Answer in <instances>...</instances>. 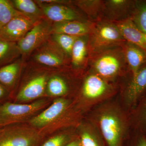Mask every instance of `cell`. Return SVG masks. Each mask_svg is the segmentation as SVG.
I'll return each mask as SVG.
<instances>
[{
    "label": "cell",
    "mask_w": 146,
    "mask_h": 146,
    "mask_svg": "<svg viewBox=\"0 0 146 146\" xmlns=\"http://www.w3.org/2000/svg\"><path fill=\"white\" fill-rule=\"evenodd\" d=\"M129 70L131 77L136 75L139 69L146 63V51L127 42L122 46Z\"/></svg>",
    "instance_id": "d6986e66"
},
{
    "label": "cell",
    "mask_w": 146,
    "mask_h": 146,
    "mask_svg": "<svg viewBox=\"0 0 146 146\" xmlns=\"http://www.w3.org/2000/svg\"><path fill=\"white\" fill-rule=\"evenodd\" d=\"M130 18L146 35V0L135 1L134 9Z\"/></svg>",
    "instance_id": "484cf974"
},
{
    "label": "cell",
    "mask_w": 146,
    "mask_h": 146,
    "mask_svg": "<svg viewBox=\"0 0 146 146\" xmlns=\"http://www.w3.org/2000/svg\"><path fill=\"white\" fill-rule=\"evenodd\" d=\"M125 42L115 23L104 20L95 22L88 35L90 57L105 50L122 46Z\"/></svg>",
    "instance_id": "5b68a950"
},
{
    "label": "cell",
    "mask_w": 146,
    "mask_h": 146,
    "mask_svg": "<svg viewBox=\"0 0 146 146\" xmlns=\"http://www.w3.org/2000/svg\"><path fill=\"white\" fill-rule=\"evenodd\" d=\"M22 55L17 43L0 39V66H4Z\"/></svg>",
    "instance_id": "cb8c5ba5"
},
{
    "label": "cell",
    "mask_w": 146,
    "mask_h": 146,
    "mask_svg": "<svg viewBox=\"0 0 146 146\" xmlns=\"http://www.w3.org/2000/svg\"><path fill=\"white\" fill-rule=\"evenodd\" d=\"M89 58L88 35L79 36L74 43L71 53V70L78 75L84 74L88 68Z\"/></svg>",
    "instance_id": "9a60e30c"
},
{
    "label": "cell",
    "mask_w": 146,
    "mask_h": 146,
    "mask_svg": "<svg viewBox=\"0 0 146 146\" xmlns=\"http://www.w3.org/2000/svg\"><path fill=\"white\" fill-rule=\"evenodd\" d=\"M72 88V82L65 75L50 74L47 82L46 94L49 97L56 98H65Z\"/></svg>",
    "instance_id": "e0dca14e"
},
{
    "label": "cell",
    "mask_w": 146,
    "mask_h": 146,
    "mask_svg": "<svg viewBox=\"0 0 146 146\" xmlns=\"http://www.w3.org/2000/svg\"><path fill=\"white\" fill-rule=\"evenodd\" d=\"M115 23L117 26L126 42L146 51V35L136 26L131 18Z\"/></svg>",
    "instance_id": "ffe728a7"
},
{
    "label": "cell",
    "mask_w": 146,
    "mask_h": 146,
    "mask_svg": "<svg viewBox=\"0 0 146 146\" xmlns=\"http://www.w3.org/2000/svg\"><path fill=\"white\" fill-rule=\"evenodd\" d=\"M136 146H146V138L145 137L140 138Z\"/></svg>",
    "instance_id": "4dcf8cb0"
},
{
    "label": "cell",
    "mask_w": 146,
    "mask_h": 146,
    "mask_svg": "<svg viewBox=\"0 0 146 146\" xmlns=\"http://www.w3.org/2000/svg\"><path fill=\"white\" fill-rule=\"evenodd\" d=\"M135 1L104 0L101 20L117 23L131 17Z\"/></svg>",
    "instance_id": "7c38bea8"
},
{
    "label": "cell",
    "mask_w": 146,
    "mask_h": 146,
    "mask_svg": "<svg viewBox=\"0 0 146 146\" xmlns=\"http://www.w3.org/2000/svg\"><path fill=\"white\" fill-rule=\"evenodd\" d=\"M142 117L143 121L146 126V101L143 108Z\"/></svg>",
    "instance_id": "1f68e13d"
},
{
    "label": "cell",
    "mask_w": 146,
    "mask_h": 146,
    "mask_svg": "<svg viewBox=\"0 0 146 146\" xmlns=\"http://www.w3.org/2000/svg\"><path fill=\"white\" fill-rule=\"evenodd\" d=\"M77 126L82 146H105L98 127L91 119L81 120Z\"/></svg>",
    "instance_id": "2e32d148"
},
{
    "label": "cell",
    "mask_w": 146,
    "mask_h": 146,
    "mask_svg": "<svg viewBox=\"0 0 146 146\" xmlns=\"http://www.w3.org/2000/svg\"><path fill=\"white\" fill-rule=\"evenodd\" d=\"M104 0H74L73 5L93 23L100 21Z\"/></svg>",
    "instance_id": "44dd1931"
},
{
    "label": "cell",
    "mask_w": 146,
    "mask_h": 146,
    "mask_svg": "<svg viewBox=\"0 0 146 146\" xmlns=\"http://www.w3.org/2000/svg\"><path fill=\"white\" fill-rule=\"evenodd\" d=\"M52 23L46 18L36 22L23 38L17 43L21 54L24 56L32 53L50 38Z\"/></svg>",
    "instance_id": "9c48e42d"
},
{
    "label": "cell",
    "mask_w": 146,
    "mask_h": 146,
    "mask_svg": "<svg viewBox=\"0 0 146 146\" xmlns=\"http://www.w3.org/2000/svg\"><path fill=\"white\" fill-rule=\"evenodd\" d=\"M11 2L17 10L34 23L46 18L42 9L35 1L13 0Z\"/></svg>",
    "instance_id": "603a6c76"
},
{
    "label": "cell",
    "mask_w": 146,
    "mask_h": 146,
    "mask_svg": "<svg viewBox=\"0 0 146 146\" xmlns=\"http://www.w3.org/2000/svg\"><path fill=\"white\" fill-rule=\"evenodd\" d=\"M43 136L30 125L8 127L0 130V146H39Z\"/></svg>",
    "instance_id": "ba28073f"
},
{
    "label": "cell",
    "mask_w": 146,
    "mask_h": 146,
    "mask_svg": "<svg viewBox=\"0 0 146 146\" xmlns=\"http://www.w3.org/2000/svg\"><path fill=\"white\" fill-rule=\"evenodd\" d=\"M6 94L7 91L5 88L0 84V99L5 96Z\"/></svg>",
    "instance_id": "f546056e"
},
{
    "label": "cell",
    "mask_w": 146,
    "mask_h": 146,
    "mask_svg": "<svg viewBox=\"0 0 146 146\" xmlns=\"http://www.w3.org/2000/svg\"><path fill=\"white\" fill-rule=\"evenodd\" d=\"M35 23L25 15L17 16L0 29V39L17 43L25 36Z\"/></svg>",
    "instance_id": "5bb4252c"
},
{
    "label": "cell",
    "mask_w": 146,
    "mask_h": 146,
    "mask_svg": "<svg viewBox=\"0 0 146 146\" xmlns=\"http://www.w3.org/2000/svg\"><path fill=\"white\" fill-rule=\"evenodd\" d=\"M87 71L117 84L118 79L129 71L122 47L111 48L91 56Z\"/></svg>",
    "instance_id": "277c9868"
},
{
    "label": "cell",
    "mask_w": 146,
    "mask_h": 146,
    "mask_svg": "<svg viewBox=\"0 0 146 146\" xmlns=\"http://www.w3.org/2000/svg\"><path fill=\"white\" fill-rule=\"evenodd\" d=\"M1 128L0 127V130H1Z\"/></svg>",
    "instance_id": "d6a6232c"
},
{
    "label": "cell",
    "mask_w": 146,
    "mask_h": 146,
    "mask_svg": "<svg viewBox=\"0 0 146 146\" xmlns=\"http://www.w3.org/2000/svg\"><path fill=\"white\" fill-rule=\"evenodd\" d=\"M75 137L68 133H58L48 138L39 146H65Z\"/></svg>",
    "instance_id": "83f0119b"
},
{
    "label": "cell",
    "mask_w": 146,
    "mask_h": 146,
    "mask_svg": "<svg viewBox=\"0 0 146 146\" xmlns=\"http://www.w3.org/2000/svg\"><path fill=\"white\" fill-rule=\"evenodd\" d=\"M82 114L71 100L65 98H58L45 110L32 118L29 123L44 136L45 132L50 130L55 125L56 127L61 121L65 125H70L75 122H80L81 120L79 119Z\"/></svg>",
    "instance_id": "3957f363"
},
{
    "label": "cell",
    "mask_w": 146,
    "mask_h": 146,
    "mask_svg": "<svg viewBox=\"0 0 146 146\" xmlns=\"http://www.w3.org/2000/svg\"><path fill=\"white\" fill-rule=\"evenodd\" d=\"M65 146H82L78 136L75 137Z\"/></svg>",
    "instance_id": "f1b7e54d"
},
{
    "label": "cell",
    "mask_w": 146,
    "mask_h": 146,
    "mask_svg": "<svg viewBox=\"0 0 146 146\" xmlns=\"http://www.w3.org/2000/svg\"><path fill=\"white\" fill-rule=\"evenodd\" d=\"M30 55L33 64L41 68L58 70L70 68V60L50 38Z\"/></svg>",
    "instance_id": "52a82bcc"
},
{
    "label": "cell",
    "mask_w": 146,
    "mask_h": 146,
    "mask_svg": "<svg viewBox=\"0 0 146 146\" xmlns=\"http://www.w3.org/2000/svg\"><path fill=\"white\" fill-rule=\"evenodd\" d=\"M94 23L89 21H74L52 23L51 34L60 33L75 36L88 35Z\"/></svg>",
    "instance_id": "ac0fdd59"
},
{
    "label": "cell",
    "mask_w": 146,
    "mask_h": 146,
    "mask_svg": "<svg viewBox=\"0 0 146 146\" xmlns=\"http://www.w3.org/2000/svg\"><path fill=\"white\" fill-rule=\"evenodd\" d=\"M36 3L42 9L45 17L52 23L88 21L86 16L74 6L62 4H45Z\"/></svg>",
    "instance_id": "30bf717a"
},
{
    "label": "cell",
    "mask_w": 146,
    "mask_h": 146,
    "mask_svg": "<svg viewBox=\"0 0 146 146\" xmlns=\"http://www.w3.org/2000/svg\"><path fill=\"white\" fill-rule=\"evenodd\" d=\"M79 36L60 33H53L51 34L50 38L70 60L73 47L76 40Z\"/></svg>",
    "instance_id": "d4e9b609"
},
{
    "label": "cell",
    "mask_w": 146,
    "mask_h": 146,
    "mask_svg": "<svg viewBox=\"0 0 146 146\" xmlns=\"http://www.w3.org/2000/svg\"><path fill=\"white\" fill-rule=\"evenodd\" d=\"M50 74L43 71L29 79L20 89L16 96L18 102H28L38 99L46 94L48 79Z\"/></svg>",
    "instance_id": "8fae6325"
},
{
    "label": "cell",
    "mask_w": 146,
    "mask_h": 146,
    "mask_svg": "<svg viewBox=\"0 0 146 146\" xmlns=\"http://www.w3.org/2000/svg\"><path fill=\"white\" fill-rule=\"evenodd\" d=\"M48 104L40 100L29 104L7 102L0 105V127L29 121Z\"/></svg>",
    "instance_id": "8992f818"
},
{
    "label": "cell",
    "mask_w": 146,
    "mask_h": 146,
    "mask_svg": "<svg viewBox=\"0 0 146 146\" xmlns=\"http://www.w3.org/2000/svg\"><path fill=\"white\" fill-rule=\"evenodd\" d=\"M118 88L117 84L106 81L87 71L83 75L75 106L82 113L86 112L113 97Z\"/></svg>",
    "instance_id": "7a4b0ae2"
},
{
    "label": "cell",
    "mask_w": 146,
    "mask_h": 146,
    "mask_svg": "<svg viewBox=\"0 0 146 146\" xmlns=\"http://www.w3.org/2000/svg\"><path fill=\"white\" fill-rule=\"evenodd\" d=\"M90 119L98 127L107 146H122L128 129L124 110L106 101L94 108Z\"/></svg>",
    "instance_id": "6da1fadb"
},
{
    "label": "cell",
    "mask_w": 146,
    "mask_h": 146,
    "mask_svg": "<svg viewBox=\"0 0 146 146\" xmlns=\"http://www.w3.org/2000/svg\"><path fill=\"white\" fill-rule=\"evenodd\" d=\"M23 58L0 68V84L12 87L18 80L23 64Z\"/></svg>",
    "instance_id": "7402d4cb"
},
{
    "label": "cell",
    "mask_w": 146,
    "mask_h": 146,
    "mask_svg": "<svg viewBox=\"0 0 146 146\" xmlns=\"http://www.w3.org/2000/svg\"><path fill=\"white\" fill-rule=\"evenodd\" d=\"M23 15L13 6L11 1L0 0V29L11 20Z\"/></svg>",
    "instance_id": "4316f807"
},
{
    "label": "cell",
    "mask_w": 146,
    "mask_h": 146,
    "mask_svg": "<svg viewBox=\"0 0 146 146\" xmlns=\"http://www.w3.org/2000/svg\"><path fill=\"white\" fill-rule=\"evenodd\" d=\"M146 90V63L131 77L123 90L124 104L129 108H133L144 92Z\"/></svg>",
    "instance_id": "4fadbf2b"
}]
</instances>
